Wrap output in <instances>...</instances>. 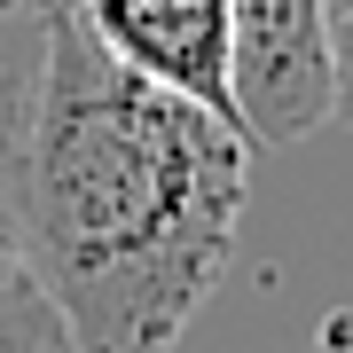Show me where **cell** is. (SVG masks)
Here are the masks:
<instances>
[{
	"label": "cell",
	"instance_id": "1",
	"mask_svg": "<svg viewBox=\"0 0 353 353\" xmlns=\"http://www.w3.org/2000/svg\"><path fill=\"white\" fill-rule=\"evenodd\" d=\"M243 204L252 134L126 71L55 0L24 134V243L79 353H173L236 259Z\"/></svg>",
	"mask_w": 353,
	"mask_h": 353
},
{
	"label": "cell",
	"instance_id": "3",
	"mask_svg": "<svg viewBox=\"0 0 353 353\" xmlns=\"http://www.w3.org/2000/svg\"><path fill=\"white\" fill-rule=\"evenodd\" d=\"M48 8L55 0L0 8V345L8 353H79L24 243V134H32L39 55H48Z\"/></svg>",
	"mask_w": 353,
	"mask_h": 353
},
{
	"label": "cell",
	"instance_id": "4",
	"mask_svg": "<svg viewBox=\"0 0 353 353\" xmlns=\"http://www.w3.org/2000/svg\"><path fill=\"white\" fill-rule=\"evenodd\" d=\"M71 8L126 71L236 118V102H228V0H71Z\"/></svg>",
	"mask_w": 353,
	"mask_h": 353
},
{
	"label": "cell",
	"instance_id": "5",
	"mask_svg": "<svg viewBox=\"0 0 353 353\" xmlns=\"http://www.w3.org/2000/svg\"><path fill=\"white\" fill-rule=\"evenodd\" d=\"M330 87H338V126H353V0H330Z\"/></svg>",
	"mask_w": 353,
	"mask_h": 353
},
{
	"label": "cell",
	"instance_id": "2",
	"mask_svg": "<svg viewBox=\"0 0 353 353\" xmlns=\"http://www.w3.org/2000/svg\"><path fill=\"white\" fill-rule=\"evenodd\" d=\"M228 102L252 150H290L330 126V0H228Z\"/></svg>",
	"mask_w": 353,
	"mask_h": 353
},
{
	"label": "cell",
	"instance_id": "7",
	"mask_svg": "<svg viewBox=\"0 0 353 353\" xmlns=\"http://www.w3.org/2000/svg\"><path fill=\"white\" fill-rule=\"evenodd\" d=\"M0 8H16V0H0ZM32 8H39V0H32Z\"/></svg>",
	"mask_w": 353,
	"mask_h": 353
},
{
	"label": "cell",
	"instance_id": "6",
	"mask_svg": "<svg viewBox=\"0 0 353 353\" xmlns=\"http://www.w3.org/2000/svg\"><path fill=\"white\" fill-rule=\"evenodd\" d=\"M306 353H353V299H345V306H330V314L314 322Z\"/></svg>",
	"mask_w": 353,
	"mask_h": 353
}]
</instances>
